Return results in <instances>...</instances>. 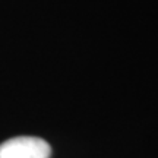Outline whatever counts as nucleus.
I'll list each match as a JSON object with an SVG mask.
<instances>
[{
  "label": "nucleus",
  "instance_id": "f257e3e1",
  "mask_svg": "<svg viewBox=\"0 0 158 158\" xmlns=\"http://www.w3.org/2000/svg\"><path fill=\"white\" fill-rule=\"evenodd\" d=\"M50 143L35 136H18L0 143V158H50Z\"/></svg>",
  "mask_w": 158,
  "mask_h": 158
}]
</instances>
